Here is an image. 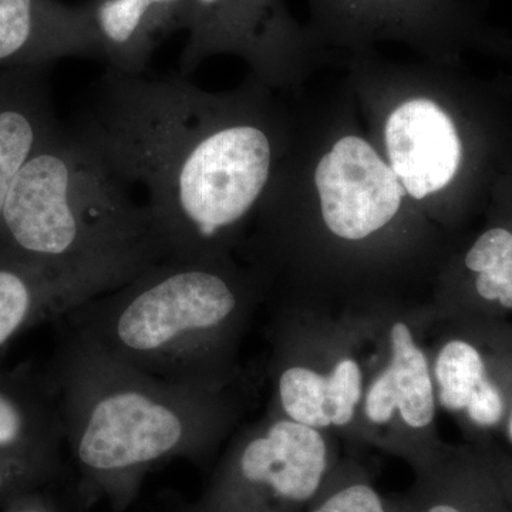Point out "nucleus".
Wrapping results in <instances>:
<instances>
[{
  "label": "nucleus",
  "instance_id": "21",
  "mask_svg": "<svg viewBox=\"0 0 512 512\" xmlns=\"http://www.w3.org/2000/svg\"><path fill=\"white\" fill-rule=\"evenodd\" d=\"M421 501H423V505L420 504L417 512H474L461 505L460 498L444 497V495L433 497L430 494L429 497Z\"/></svg>",
  "mask_w": 512,
  "mask_h": 512
},
{
  "label": "nucleus",
  "instance_id": "3",
  "mask_svg": "<svg viewBox=\"0 0 512 512\" xmlns=\"http://www.w3.org/2000/svg\"><path fill=\"white\" fill-rule=\"evenodd\" d=\"M79 128H59L23 165L0 221V258L86 286L120 288L165 259L147 205Z\"/></svg>",
  "mask_w": 512,
  "mask_h": 512
},
{
  "label": "nucleus",
  "instance_id": "19",
  "mask_svg": "<svg viewBox=\"0 0 512 512\" xmlns=\"http://www.w3.org/2000/svg\"><path fill=\"white\" fill-rule=\"evenodd\" d=\"M309 512H392L376 488L360 480L340 484Z\"/></svg>",
  "mask_w": 512,
  "mask_h": 512
},
{
  "label": "nucleus",
  "instance_id": "23",
  "mask_svg": "<svg viewBox=\"0 0 512 512\" xmlns=\"http://www.w3.org/2000/svg\"><path fill=\"white\" fill-rule=\"evenodd\" d=\"M510 437L512 440V417H511V421H510Z\"/></svg>",
  "mask_w": 512,
  "mask_h": 512
},
{
  "label": "nucleus",
  "instance_id": "2",
  "mask_svg": "<svg viewBox=\"0 0 512 512\" xmlns=\"http://www.w3.org/2000/svg\"><path fill=\"white\" fill-rule=\"evenodd\" d=\"M345 83L367 137L427 218L485 208L512 158V76L481 79L464 63L345 57Z\"/></svg>",
  "mask_w": 512,
  "mask_h": 512
},
{
  "label": "nucleus",
  "instance_id": "11",
  "mask_svg": "<svg viewBox=\"0 0 512 512\" xmlns=\"http://www.w3.org/2000/svg\"><path fill=\"white\" fill-rule=\"evenodd\" d=\"M90 6L107 69L136 76L165 37L185 30L190 0H90Z\"/></svg>",
  "mask_w": 512,
  "mask_h": 512
},
{
  "label": "nucleus",
  "instance_id": "12",
  "mask_svg": "<svg viewBox=\"0 0 512 512\" xmlns=\"http://www.w3.org/2000/svg\"><path fill=\"white\" fill-rule=\"evenodd\" d=\"M59 126L43 70H0V221L13 181Z\"/></svg>",
  "mask_w": 512,
  "mask_h": 512
},
{
  "label": "nucleus",
  "instance_id": "13",
  "mask_svg": "<svg viewBox=\"0 0 512 512\" xmlns=\"http://www.w3.org/2000/svg\"><path fill=\"white\" fill-rule=\"evenodd\" d=\"M392 360L367 392L365 412L376 424L389 423L399 410L404 423L413 429H424L434 419V392L429 363L414 343L409 326L394 323Z\"/></svg>",
  "mask_w": 512,
  "mask_h": 512
},
{
  "label": "nucleus",
  "instance_id": "6",
  "mask_svg": "<svg viewBox=\"0 0 512 512\" xmlns=\"http://www.w3.org/2000/svg\"><path fill=\"white\" fill-rule=\"evenodd\" d=\"M251 282L225 258H165L69 313L74 330L124 365L217 392Z\"/></svg>",
  "mask_w": 512,
  "mask_h": 512
},
{
  "label": "nucleus",
  "instance_id": "16",
  "mask_svg": "<svg viewBox=\"0 0 512 512\" xmlns=\"http://www.w3.org/2000/svg\"><path fill=\"white\" fill-rule=\"evenodd\" d=\"M490 225L463 256V268L473 275L481 299L512 309V158L491 188L485 204Z\"/></svg>",
  "mask_w": 512,
  "mask_h": 512
},
{
  "label": "nucleus",
  "instance_id": "14",
  "mask_svg": "<svg viewBox=\"0 0 512 512\" xmlns=\"http://www.w3.org/2000/svg\"><path fill=\"white\" fill-rule=\"evenodd\" d=\"M278 396L289 420L316 430L346 426L362 397V372L353 359L340 360L328 376L305 366H286L279 373Z\"/></svg>",
  "mask_w": 512,
  "mask_h": 512
},
{
  "label": "nucleus",
  "instance_id": "15",
  "mask_svg": "<svg viewBox=\"0 0 512 512\" xmlns=\"http://www.w3.org/2000/svg\"><path fill=\"white\" fill-rule=\"evenodd\" d=\"M94 298L86 286L0 258V350L36 320L69 315Z\"/></svg>",
  "mask_w": 512,
  "mask_h": 512
},
{
  "label": "nucleus",
  "instance_id": "20",
  "mask_svg": "<svg viewBox=\"0 0 512 512\" xmlns=\"http://www.w3.org/2000/svg\"><path fill=\"white\" fill-rule=\"evenodd\" d=\"M504 412L503 396L490 380L483 384L467 407L468 416L478 426H494Z\"/></svg>",
  "mask_w": 512,
  "mask_h": 512
},
{
  "label": "nucleus",
  "instance_id": "1",
  "mask_svg": "<svg viewBox=\"0 0 512 512\" xmlns=\"http://www.w3.org/2000/svg\"><path fill=\"white\" fill-rule=\"evenodd\" d=\"M249 76L225 92L183 74L106 69L76 127L147 192L165 258L228 256L291 143L295 106Z\"/></svg>",
  "mask_w": 512,
  "mask_h": 512
},
{
  "label": "nucleus",
  "instance_id": "10",
  "mask_svg": "<svg viewBox=\"0 0 512 512\" xmlns=\"http://www.w3.org/2000/svg\"><path fill=\"white\" fill-rule=\"evenodd\" d=\"M70 57H101L90 2L0 0V70H45Z\"/></svg>",
  "mask_w": 512,
  "mask_h": 512
},
{
  "label": "nucleus",
  "instance_id": "8",
  "mask_svg": "<svg viewBox=\"0 0 512 512\" xmlns=\"http://www.w3.org/2000/svg\"><path fill=\"white\" fill-rule=\"evenodd\" d=\"M180 69L190 76L215 56H234L281 94L301 93L326 64H339L285 0H190Z\"/></svg>",
  "mask_w": 512,
  "mask_h": 512
},
{
  "label": "nucleus",
  "instance_id": "7",
  "mask_svg": "<svg viewBox=\"0 0 512 512\" xmlns=\"http://www.w3.org/2000/svg\"><path fill=\"white\" fill-rule=\"evenodd\" d=\"M306 23L339 64L380 43L410 47L423 60L464 63L468 52L512 63V36L495 26L485 0H308Z\"/></svg>",
  "mask_w": 512,
  "mask_h": 512
},
{
  "label": "nucleus",
  "instance_id": "22",
  "mask_svg": "<svg viewBox=\"0 0 512 512\" xmlns=\"http://www.w3.org/2000/svg\"><path fill=\"white\" fill-rule=\"evenodd\" d=\"M16 512H56L55 510H50V508L45 507V505H33V507L23 508V510Z\"/></svg>",
  "mask_w": 512,
  "mask_h": 512
},
{
  "label": "nucleus",
  "instance_id": "18",
  "mask_svg": "<svg viewBox=\"0 0 512 512\" xmlns=\"http://www.w3.org/2000/svg\"><path fill=\"white\" fill-rule=\"evenodd\" d=\"M436 379L441 406L447 410H467L478 390L487 382L480 353L463 340L448 342L436 362Z\"/></svg>",
  "mask_w": 512,
  "mask_h": 512
},
{
  "label": "nucleus",
  "instance_id": "4",
  "mask_svg": "<svg viewBox=\"0 0 512 512\" xmlns=\"http://www.w3.org/2000/svg\"><path fill=\"white\" fill-rule=\"evenodd\" d=\"M255 218L272 262L296 268L319 242L366 247L427 220L367 137L345 83L319 106L295 107L291 143Z\"/></svg>",
  "mask_w": 512,
  "mask_h": 512
},
{
  "label": "nucleus",
  "instance_id": "5",
  "mask_svg": "<svg viewBox=\"0 0 512 512\" xmlns=\"http://www.w3.org/2000/svg\"><path fill=\"white\" fill-rule=\"evenodd\" d=\"M57 389L80 491L117 511L161 464L204 456L225 419L217 392L148 376L76 330L60 355Z\"/></svg>",
  "mask_w": 512,
  "mask_h": 512
},
{
  "label": "nucleus",
  "instance_id": "17",
  "mask_svg": "<svg viewBox=\"0 0 512 512\" xmlns=\"http://www.w3.org/2000/svg\"><path fill=\"white\" fill-rule=\"evenodd\" d=\"M62 437L59 410L53 412L35 397L0 382V456L19 458L53 471Z\"/></svg>",
  "mask_w": 512,
  "mask_h": 512
},
{
  "label": "nucleus",
  "instance_id": "9",
  "mask_svg": "<svg viewBox=\"0 0 512 512\" xmlns=\"http://www.w3.org/2000/svg\"><path fill=\"white\" fill-rule=\"evenodd\" d=\"M328 470L318 430L276 420L239 444L191 512H296L318 497Z\"/></svg>",
  "mask_w": 512,
  "mask_h": 512
}]
</instances>
